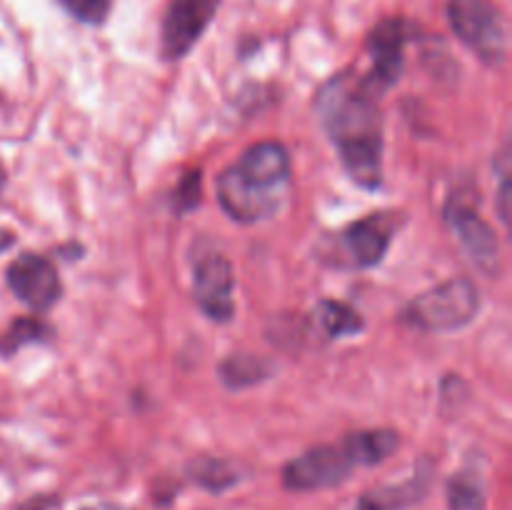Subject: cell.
<instances>
[{"instance_id": "cell-1", "label": "cell", "mask_w": 512, "mask_h": 510, "mask_svg": "<svg viewBox=\"0 0 512 510\" xmlns=\"http://www.w3.org/2000/svg\"><path fill=\"white\" fill-rule=\"evenodd\" d=\"M380 93L365 78L338 75L318 95V115L340 160L360 188L383 180V118Z\"/></svg>"}, {"instance_id": "cell-2", "label": "cell", "mask_w": 512, "mask_h": 510, "mask_svg": "<svg viewBox=\"0 0 512 510\" xmlns=\"http://www.w3.org/2000/svg\"><path fill=\"white\" fill-rule=\"evenodd\" d=\"M478 308L480 295L473 280L453 278L415 298L405 308L403 320L425 333H450L473 323Z\"/></svg>"}, {"instance_id": "cell-3", "label": "cell", "mask_w": 512, "mask_h": 510, "mask_svg": "<svg viewBox=\"0 0 512 510\" xmlns=\"http://www.w3.org/2000/svg\"><path fill=\"white\" fill-rule=\"evenodd\" d=\"M450 28L485 65H503L508 55V25L493 0H450Z\"/></svg>"}, {"instance_id": "cell-4", "label": "cell", "mask_w": 512, "mask_h": 510, "mask_svg": "<svg viewBox=\"0 0 512 510\" xmlns=\"http://www.w3.org/2000/svg\"><path fill=\"white\" fill-rule=\"evenodd\" d=\"M355 463L340 445H318L305 450L283 468V485L295 493L335 488L353 475Z\"/></svg>"}, {"instance_id": "cell-5", "label": "cell", "mask_w": 512, "mask_h": 510, "mask_svg": "<svg viewBox=\"0 0 512 510\" xmlns=\"http://www.w3.org/2000/svg\"><path fill=\"white\" fill-rule=\"evenodd\" d=\"M445 218H448L450 228L458 235L460 245L473 260L475 268L488 278H498L503 270V253H500V243L495 230L490 228L488 220L478 213L470 203H463L458 198H450L448 208H445Z\"/></svg>"}, {"instance_id": "cell-6", "label": "cell", "mask_w": 512, "mask_h": 510, "mask_svg": "<svg viewBox=\"0 0 512 510\" xmlns=\"http://www.w3.org/2000/svg\"><path fill=\"white\" fill-rule=\"evenodd\" d=\"M218 8L220 0H170L163 15V30H160L163 58L180 60L188 55L200 35L213 23Z\"/></svg>"}, {"instance_id": "cell-7", "label": "cell", "mask_w": 512, "mask_h": 510, "mask_svg": "<svg viewBox=\"0 0 512 510\" xmlns=\"http://www.w3.org/2000/svg\"><path fill=\"white\" fill-rule=\"evenodd\" d=\"M410 35H413V25L403 18L383 20L375 25L373 33L368 35V53L373 60V68L368 75H363L380 95L398 83L400 73H403V53L408 45Z\"/></svg>"}, {"instance_id": "cell-8", "label": "cell", "mask_w": 512, "mask_h": 510, "mask_svg": "<svg viewBox=\"0 0 512 510\" xmlns=\"http://www.w3.org/2000/svg\"><path fill=\"white\" fill-rule=\"evenodd\" d=\"M8 285L18 295V300H23L30 310H38V313L53 308L63 293L58 270L48 258L35 253H23L10 263Z\"/></svg>"}, {"instance_id": "cell-9", "label": "cell", "mask_w": 512, "mask_h": 510, "mask_svg": "<svg viewBox=\"0 0 512 510\" xmlns=\"http://www.w3.org/2000/svg\"><path fill=\"white\" fill-rule=\"evenodd\" d=\"M235 278L233 265L223 255H205L195 263L193 275V295L198 308L208 315L210 320H225L233 318L235 313V298H233Z\"/></svg>"}, {"instance_id": "cell-10", "label": "cell", "mask_w": 512, "mask_h": 510, "mask_svg": "<svg viewBox=\"0 0 512 510\" xmlns=\"http://www.w3.org/2000/svg\"><path fill=\"white\" fill-rule=\"evenodd\" d=\"M218 203L230 218L250 225L260 223L265 218H273L278 213L280 203H283V195L253 188L230 165L218 178Z\"/></svg>"}, {"instance_id": "cell-11", "label": "cell", "mask_w": 512, "mask_h": 510, "mask_svg": "<svg viewBox=\"0 0 512 510\" xmlns=\"http://www.w3.org/2000/svg\"><path fill=\"white\" fill-rule=\"evenodd\" d=\"M233 170L253 188L283 195L290 180V155L285 145L275 143V140H263L245 150Z\"/></svg>"}, {"instance_id": "cell-12", "label": "cell", "mask_w": 512, "mask_h": 510, "mask_svg": "<svg viewBox=\"0 0 512 510\" xmlns=\"http://www.w3.org/2000/svg\"><path fill=\"white\" fill-rule=\"evenodd\" d=\"M390 240H393V218L388 213L368 215L343 233L345 248L360 268L378 265L388 253Z\"/></svg>"}, {"instance_id": "cell-13", "label": "cell", "mask_w": 512, "mask_h": 510, "mask_svg": "<svg viewBox=\"0 0 512 510\" xmlns=\"http://www.w3.org/2000/svg\"><path fill=\"white\" fill-rule=\"evenodd\" d=\"M400 438L395 430L390 428H378V430H360V433H350L343 440L345 453L350 455V460L358 465H378L385 458L398 450Z\"/></svg>"}, {"instance_id": "cell-14", "label": "cell", "mask_w": 512, "mask_h": 510, "mask_svg": "<svg viewBox=\"0 0 512 510\" xmlns=\"http://www.w3.org/2000/svg\"><path fill=\"white\" fill-rule=\"evenodd\" d=\"M428 493V475H415L408 483L388 485L375 493H368L360 498L358 510H403L408 505L418 503Z\"/></svg>"}, {"instance_id": "cell-15", "label": "cell", "mask_w": 512, "mask_h": 510, "mask_svg": "<svg viewBox=\"0 0 512 510\" xmlns=\"http://www.w3.org/2000/svg\"><path fill=\"white\" fill-rule=\"evenodd\" d=\"M273 373V363H268L260 355L250 353H235L220 363V380L228 385L230 390H243L250 385L263 383Z\"/></svg>"}, {"instance_id": "cell-16", "label": "cell", "mask_w": 512, "mask_h": 510, "mask_svg": "<svg viewBox=\"0 0 512 510\" xmlns=\"http://www.w3.org/2000/svg\"><path fill=\"white\" fill-rule=\"evenodd\" d=\"M448 510H485L488 508V495H485L483 480L475 473H458L448 480Z\"/></svg>"}, {"instance_id": "cell-17", "label": "cell", "mask_w": 512, "mask_h": 510, "mask_svg": "<svg viewBox=\"0 0 512 510\" xmlns=\"http://www.w3.org/2000/svg\"><path fill=\"white\" fill-rule=\"evenodd\" d=\"M320 328L328 338H343V335H355L363 330V318L355 313L350 305L338 303V300H323L315 310Z\"/></svg>"}, {"instance_id": "cell-18", "label": "cell", "mask_w": 512, "mask_h": 510, "mask_svg": "<svg viewBox=\"0 0 512 510\" xmlns=\"http://www.w3.org/2000/svg\"><path fill=\"white\" fill-rule=\"evenodd\" d=\"M188 475L205 490H213V493H220V490H228L230 485L238 483V475H235L233 465L225 463V460L218 458H198L188 465Z\"/></svg>"}, {"instance_id": "cell-19", "label": "cell", "mask_w": 512, "mask_h": 510, "mask_svg": "<svg viewBox=\"0 0 512 510\" xmlns=\"http://www.w3.org/2000/svg\"><path fill=\"white\" fill-rule=\"evenodd\" d=\"M58 5L88 25H103L110 13V0H58Z\"/></svg>"}, {"instance_id": "cell-20", "label": "cell", "mask_w": 512, "mask_h": 510, "mask_svg": "<svg viewBox=\"0 0 512 510\" xmlns=\"http://www.w3.org/2000/svg\"><path fill=\"white\" fill-rule=\"evenodd\" d=\"M198 203H200V170H193V173L185 175L178 193H175V208H178L180 213H185V210H193Z\"/></svg>"}, {"instance_id": "cell-21", "label": "cell", "mask_w": 512, "mask_h": 510, "mask_svg": "<svg viewBox=\"0 0 512 510\" xmlns=\"http://www.w3.org/2000/svg\"><path fill=\"white\" fill-rule=\"evenodd\" d=\"M48 325H43L40 320H18L10 330V348H18L20 343H33V340H43L48 335Z\"/></svg>"}, {"instance_id": "cell-22", "label": "cell", "mask_w": 512, "mask_h": 510, "mask_svg": "<svg viewBox=\"0 0 512 510\" xmlns=\"http://www.w3.org/2000/svg\"><path fill=\"white\" fill-rule=\"evenodd\" d=\"M510 180L508 175L503 178V185H500V220L503 223H508L510 220Z\"/></svg>"}, {"instance_id": "cell-23", "label": "cell", "mask_w": 512, "mask_h": 510, "mask_svg": "<svg viewBox=\"0 0 512 510\" xmlns=\"http://www.w3.org/2000/svg\"><path fill=\"white\" fill-rule=\"evenodd\" d=\"M50 505H53V500L40 498V500H30V503H25L20 510H48Z\"/></svg>"}, {"instance_id": "cell-24", "label": "cell", "mask_w": 512, "mask_h": 510, "mask_svg": "<svg viewBox=\"0 0 512 510\" xmlns=\"http://www.w3.org/2000/svg\"><path fill=\"white\" fill-rule=\"evenodd\" d=\"M13 243H15V235L10 233V230L0 228V253H3V250H8Z\"/></svg>"}, {"instance_id": "cell-25", "label": "cell", "mask_w": 512, "mask_h": 510, "mask_svg": "<svg viewBox=\"0 0 512 510\" xmlns=\"http://www.w3.org/2000/svg\"><path fill=\"white\" fill-rule=\"evenodd\" d=\"M83 510H125V508H120V505L115 503H100V505H90V508H83Z\"/></svg>"}]
</instances>
